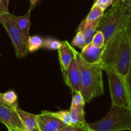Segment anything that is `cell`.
Instances as JSON below:
<instances>
[{
    "label": "cell",
    "instance_id": "cell-7",
    "mask_svg": "<svg viewBox=\"0 0 131 131\" xmlns=\"http://www.w3.org/2000/svg\"><path fill=\"white\" fill-rule=\"evenodd\" d=\"M37 122L40 131H59L66 126L58 118L51 114V111H43L37 115Z\"/></svg>",
    "mask_w": 131,
    "mask_h": 131
},
{
    "label": "cell",
    "instance_id": "cell-13",
    "mask_svg": "<svg viewBox=\"0 0 131 131\" xmlns=\"http://www.w3.org/2000/svg\"><path fill=\"white\" fill-rule=\"evenodd\" d=\"M16 112L24 129L26 131H40L37 122V115L22 111L19 108L16 109Z\"/></svg>",
    "mask_w": 131,
    "mask_h": 131
},
{
    "label": "cell",
    "instance_id": "cell-17",
    "mask_svg": "<svg viewBox=\"0 0 131 131\" xmlns=\"http://www.w3.org/2000/svg\"><path fill=\"white\" fill-rule=\"evenodd\" d=\"M4 104L14 109H18V97L14 90L7 91L2 95Z\"/></svg>",
    "mask_w": 131,
    "mask_h": 131
},
{
    "label": "cell",
    "instance_id": "cell-27",
    "mask_svg": "<svg viewBox=\"0 0 131 131\" xmlns=\"http://www.w3.org/2000/svg\"><path fill=\"white\" fill-rule=\"evenodd\" d=\"M40 1V0H29V1H30V7H29V10L28 11L31 12L33 9H34V8H35L36 6L39 3Z\"/></svg>",
    "mask_w": 131,
    "mask_h": 131
},
{
    "label": "cell",
    "instance_id": "cell-2",
    "mask_svg": "<svg viewBox=\"0 0 131 131\" xmlns=\"http://www.w3.org/2000/svg\"><path fill=\"white\" fill-rule=\"evenodd\" d=\"M80 72V92L86 103L104 94L102 69L99 63L90 64L84 61L76 50H74Z\"/></svg>",
    "mask_w": 131,
    "mask_h": 131
},
{
    "label": "cell",
    "instance_id": "cell-24",
    "mask_svg": "<svg viewBox=\"0 0 131 131\" xmlns=\"http://www.w3.org/2000/svg\"><path fill=\"white\" fill-rule=\"evenodd\" d=\"M113 3V0H95L93 4L105 11L107 8L111 6Z\"/></svg>",
    "mask_w": 131,
    "mask_h": 131
},
{
    "label": "cell",
    "instance_id": "cell-30",
    "mask_svg": "<svg viewBox=\"0 0 131 131\" xmlns=\"http://www.w3.org/2000/svg\"><path fill=\"white\" fill-rule=\"evenodd\" d=\"M2 95H3V93H0V104L5 105V104H4L3 101V98H2Z\"/></svg>",
    "mask_w": 131,
    "mask_h": 131
},
{
    "label": "cell",
    "instance_id": "cell-21",
    "mask_svg": "<svg viewBox=\"0 0 131 131\" xmlns=\"http://www.w3.org/2000/svg\"><path fill=\"white\" fill-rule=\"evenodd\" d=\"M91 43L93 46L97 47H99V48L103 47L105 44V38L103 33L99 30L96 31Z\"/></svg>",
    "mask_w": 131,
    "mask_h": 131
},
{
    "label": "cell",
    "instance_id": "cell-16",
    "mask_svg": "<svg viewBox=\"0 0 131 131\" xmlns=\"http://www.w3.org/2000/svg\"><path fill=\"white\" fill-rule=\"evenodd\" d=\"M43 38L39 35L29 36L26 42L28 52H34L42 47Z\"/></svg>",
    "mask_w": 131,
    "mask_h": 131
},
{
    "label": "cell",
    "instance_id": "cell-1",
    "mask_svg": "<svg viewBox=\"0 0 131 131\" xmlns=\"http://www.w3.org/2000/svg\"><path fill=\"white\" fill-rule=\"evenodd\" d=\"M100 64L111 67L125 78L131 69V23L105 42Z\"/></svg>",
    "mask_w": 131,
    "mask_h": 131
},
{
    "label": "cell",
    "instance_id": "cell-31",
    "mask_svg": "<svg viewBox=\"0 0 131 131\" xmlns=\"http://www.w3.org/2000/svg\"><path fill=\"white\" fill-rule=\"evenodd\" d=\"M115 2L122 3L123 2V0H113V3H115Z\"/></svg>",
    "mask_w": 131,
    "mask_h": 131
},
{
    "label": "cell",
    "instance_id": "cell-3",
    "mask_svg": "<svg viewBox=\"0 0 131 131\" xmlns=\"http://www.w3.org/2000/svg\"><path fill=\"white\" fill-rule=\"evenodd\" d=\"M131 23V8L122 3H113L111 8L100 19L97 30L103 33L105 42L118 31Z\"/></svg>",
    "mask_w": 131,
    "mask_h": 131
},
{
    "label": "cell",
    "instance_id": "cell-28",
    "mask_svg": "<svg viewBox=\"0 0 131 131\" xmlns=\"http://www.w3.org/2000/svg\"><path fill=\"white\" fill-rule=\"evenodd\" d=\"M122 3L129 8H131V0H123Z\"/></svg>",
    "mask_w": 131,
    "mask_h": 131
},
{
    "label": "cell",
    "instance_id": "cell-22",
    "mask_svg": "<svg viewBox=\"0 0 131 131\" xmlns=\"http://www.w3.org/2000/svg\"><path fill=\"white\" fill-rule=\"evenodd\" d=\"M71 45L74 47H77L81 50L83 49L86 46L83 34L81 31H76V35L72 40Z\"/></svg>",
    "mask_w": 131,
    "mask_h": 131
},
{
    "label": "cell",
    "instance_id": "cell-20",
    "mask_svg": "<svg viewBox=\"0 0 131 131\" xmlns=\"http://www.w3.org/2000/svg\"><path fill=\"white\" fill-rule=\"evenodd\" d=\"M51 114L56 116L60 121L62 122L66 125H72V124L71 116H70V111L67 110H61V111H56V112H51Z\"/></svg>",
    "mask_w": 131,
    "mask_h": 131
},
{
    "label": "cell",
    "instance_id": "cell-12",
    "mask_svg": "<svg viewBox=\"0 0 131 131\" xmlns=\"http://www.w3.org/2000/svg\"><path fill=\"white\" fill-rule=\"evenodd\" d=\"M99 20L100 19L88 21L84 19L78 26L77 31H81L83 33L86 45L92 42L93 36L97 29V26Z\"/></svg>",
    "mask_w": 131,
    "mask_h": 131
},
{
    "label": "cell",
    "instance_id": "cell-18",
    "mask_svg": "<svg viewBox=\"0 0 131 131\" xmlns=\"http://www.w3.org/2000/svg\"><path fill=\"white\" fill-rule=\"evenodd\" d=\"M61 44L62 42L59 40L52 37H47L43 38L42 48L49 51H54V50L59 49L61 46Z\"/></svg>",
    "mask_w": 131,
    "mask_h": 131
},
{
    "label": "cell",
    "instance_id": "cell-15",
    "mask_svg": "<svg viewBox=\"0 0 131 131\" xmlns=\"http://www.w3.org/2000/svg\"><path fill=\"white\" fill-rule=\"evenodd\" d=\"M30 16L31 12L29 11H28L25 15L22 16H15L13 15V17L17 26L26 41L29 36V29L31 26Z\"/></svg>",
    "mask_w": 131,
    "mask_h": 131
},
{
    "label": "cell",
    "instance_id": "cell-19",
    "mask_svg": "<svg viewBox=\"0 0 131 131\" xmlns=\"http://www.w3.org/2000/svg\"><path fill=\"white\" fill-rule=\"evenodd\" d=\"M104 10H102V8L93 4L90 11L87 15L86 17L85 18V20H88V21H91V20H95L101 19L102 15H104Z\"/></svg>",
    "mask_w": 131,
    "mask_h": 131
},
{
    "label": "cell",
    "instance_id": "cell-25",
    "mask_svg": "<svg viewBox=\"0 0 131 131\" xmlns=\"http://www.w3.org/2000/svg\"><path fill=\"white\" fill-rule=\"evenodd\" d=\"M9 0H0V13H7L8 11Z\"/></svg>",
    "mask_w": 131,
    "mask_h": 131
},
{
    "label": "cell",
    "instance_id": "cell-26",
    "mask_svg": "<svg viewBox=\"0 0 131 131\" xmlns=\"http://www.w3.org/2000/svg\"><path fill=\"white\" fill-rule=\"evenodd\" d=\"M59 131H89L86 129H83V128L73 126V125H66L63 128Z\"/></svg>",
    "mask_w": 131,
    "mask_h": 131
},
{
    "label": "cell",
    "instance_id": "cell-8",
    "mask_svg": "<svg viewBox=\"0 0 131 131\" xmlns=\"http://www.w3.org/2000/svg\"><path fill=\"white\" fill-rule=\"evenodd\" d=\"M63 76L65 84L70 88L72 93L80 92V72L75 56Z\"/></svg>",
    "mask_w": 131,
    "mask_h": 131
},
{
    "label": "cell",
    "instance_id": "cell-9",
    "mask_svg": "<svg viewBox=\"0 0 131 131\" xmlns=\"http://www.w3.org/2000/svg\"><path fill=\"white\" fill-rule=\"evenodd\" d=\"M0 122L7 129H24L16 112V109L3 104H0Z\"/></svg>",
    "mask_w": 131,
    "mask_h": 131
},
{
    "label": "cell",
    "instance_id": "cell-6",
    "mask_svg": "<svg viewBox=\"0 0 131 131\" xmlns=\"http://www.w3.org/2000/svg\"><path fill=\"white\" fill-rule=\"evenodd\" d=\"M13 15L10 12L0 13V23L10 37L16 56L18 58H23L28 53L26 47L27 41L17 26Z\"/></svg>",
    "mask_w": 131,
    "mask_h": 131
},
{
    "label": "cell",
    "instance_id": "cell-11",
    "mask_svg": "<svg viewBox=\"0 0 131 131\" xmlns=\"http://www.w3.org/2000/svg\"><path fill=\"white\" fill-rule=\"evenodd\" d=\"M103 50L104 47L99 48L90 43L84 46L79 54L83 60L88 63H99Z\"/></svg>",
    "mask_w": 131,
    "mask_h": 131
},
{
    "label": "cell",
    "instance_id": "cell-32",
    "mask_svg": "<svg viewBox=\"0 0 131 131\" xmlns=\"http://www.w3.org/2000/svg\"><path fill=\"white\" fill-rule=\"evenodd\" d=\"M0 56H1V54H0Z\"/></svg>",
    "mask_w": 131,
    "mask_h": 131
},
{
    "label": "cell",
    "instance_id": "cell-10",
    "mask_svg": "<svg viewBox=\"0 0 131 131\" xmlns=\"http://www.w3.org/2000/svg\"><path fill=\"white\" fill-rule=\"evenodd\" d=\"M75 49L67 40L63 41L61 46L58 49L60 67L63 75L65 74L72 60L75 57Z\"/></svg>",
    "mask_w": 131,
    "mask_h": 131
},
{
    "label": "cell",
    "instance_id": "cell-5",
    "mask_svg": "<svg viewBox=\"0 0 131 131\" xmlns=\"http://www.w3.org/2000/svg\"><path fill=\"white\" fill-rule=\"evenodd\" d=\"M108 78L109 87L112 104L131 109V88L125 82V78L113 68H104Z\"/></svg>",
    "mask_w": 131,
    "mask_h": 131
},
{
    "label": "cell",
    "instance_id": "cell-23",
    "mask_svg": "<svg viewBox=\"0 0 131 131\" xmlns=\"http://www.w3.org/2000/svg\"><path fill=\"white\" fill-rule=\"evenodd\" d=\"M86 102L84 101L83 95L80 92H77L72 93L71 107L78 106H85Z\"/></svg>",
    "mask_w": 131,
    "mask_h": 131
},
{
    "label": "cell",
    "instance_id": "cell-4",
    "mask_svg": "<svg viewBox=\"0 0 131 131\" xmlns=\"http://www.w3.org/2000/svg\"><path fill=\"white\" fill-rule=\"evenodd\" d=\"M88 130L121 131L131 130V109L111 104L106 116L96 122L88 124Z\"/></svg>",
    "mask_w": 131,
    "mask_h": 131
},
{
    "label": "cell",
    "instance_id": "cell-14",
    "mask_svg": "<svg viewBox=\"0 0 131 131\" xmlns=\"http://www.w3.org/2000/svg\"><path fill=\"white\" fill-rule=\"evenodd\" d=\"M70 116H71L72 124L73 126L78 127L83 129H88V124L85 120V111L84 106H78L71 107L70 110Z\"/></svg>",
    "mask_w": 131,
    "mask_h": 131
},
{
    "label": "cell",
    "instance_id": "cell-29",
    "mask_svg": "<svg viewBox=\"0 0 131 131\" xmlns=\"http://www.w3.org/2000/svg\"><path fill=\"white\" fill-rule=\"evenodd\" d=\"M8 131H26L24 129H20V128H16V129H8Z\"/></svg>",
    "mask_w": 131,
    "mask_h": 131
},
{
    "label": "cell",
    "instance_id": "cell-33",
    "mask_svg": "<svg viewBox=\"0 0 131 131\" xmlns=\"http://www.w3.org/2000/svg\"><path fill=\"white\" fill-rule=\"evenodd\" d=\"M89 131H91V130H89Z\"/></svg>",
    "mask_w": 131,
    "mask_h": 131
}]
</instances>
